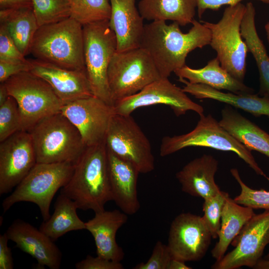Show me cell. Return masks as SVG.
<instances>
[{"label":"cell","mask_w":269,"mask_h":269,"mask_svg":"<svg viewBox=\"0 0 269 269\" xmlns=\"http://www.w3.org/2000/svg\"><path fill=\"white\" fill-rule=\"evenodd\" d=\"M107 150L113 201L122 211L128 215H134L140 208L137 191L140 172L134 164Z\"/></svg>","instance_id":"obj_19"},{"label":"cell","mask_w":269,"mask_h":269,"mask_svg":"<svg viewBox=\"0 0 269 269\" xmlns=\"http://www.w3.org/2000/svg\"><path fill=\"white\" fill-rule=\"evenodd\" d=\"M60 193L74 201L78 209L95 213L105 210V204L113 201L105 142L87 147Z\"/></svg>","instance_id":"obj_2"},{"label":"cell","mask_w":269,"mask_h":269,"mask_svg":"<svg viewBox=\"0 0 269 269\" xmlns=\"http://www.w3.org/2000/svg\"><path fill=\"white\" fill-rule=\"evenodd\" d=\"M197 7V0H140L138 4L144 19L171 20L183 26L192 23Z\"/></svg>","instance_id":"obj_27"},{"label":"cell","mask_w":269,"mask_h":269,"mask_svg":"<svg viewBox=\"0 0 269 269\" xmlns=\"http://www.w3.org/2000/svg\"><path fill=\"white\" fill-rule=\"evenodd\" d=\"M26 63H9L0 61V83L4 82L10 77L32 69L29 60Z\"/></svg>","instance_id":"obj_39"},{"label":"cell","mask_w":269,"mask_h":269,"mask_svg":"<svg viewBox=\"0 0 269 269\" xmlns=\"http://www.w3.org/2000/svg\"><path fill=\"white\" fill-rule=\"evenodd\" d=\"M22 131L21 117L17 103L9 96L0 106V142Z\"/></svg>","instance_id":"obj_35"},{"label":"cell","mask_w":269,"mask_h":269,"mask_svg":"<svg viewBox=\"0 0 269 269\" xmlns=\"http://www.w3.org/2000/svg\"><path fill=\"white\" fill-rule=\"evenodd\" d=\"M190 267L185 264V262L172 258L168 266V269H190Z\"/></svg>","instance_id":"obj_43"},{"label":"cell","mask_w":269,"mask_h":269,"mask_svg":"<svg viewBox=\"0 0 269 269\" xmlns=\"http://www.w3.org/2000/svg\"><path fill=\"white\" fill-rule=\"evenodd\" d=\"M179 78L191 84H202L218 90H225L236 94L254 93V90L233 77L221 65L216 57L203 68L193 69L186 65L174 72Z\"/></svg>","instance_id":"obj_24"},{"label":"cell","mask_w":269,"mask_h":269,"mask_svg":"<svg viewBox=\"0 0 269 269\" xmlns=\"http://www.w3.org/2000/svg\"><path fill=\"white\" fill-rule=\"evenodd\" d=\"M70 2L71 17L82 25L110 18V0H70Z\"/></svg>","instance_id":"obj_31"},{"label":"cell","mask_w":269,"mask_h":269,"mask_svg":"<svg viewBox=\"0 0 269 269\" xmlns=\"http://www.w3.org/2000/svg\"><path fill=\"white\" fill-rule=\"evenodd\" d=\"M28 132L37 163L75 164L87 148L79 131L61 112L41 120Z\"/></svg>","instance_id":"obj_4"},{"label":"cell","mask_w":269,"mask_h":269,"mask_svg":"<svg viewBox=\"0 0 269 269\" xmlns=\"http://www.w3.org/2000/svg\"><path fill=\"white\" fill-rule=\"evenodd\" d=\"M269 244V210L255 214L244 225L232 241L234 249L215 261L213 269H237L242 267L254 268L262 259Z\"/></svg>","instance_id":"obj_13"},{"label":"cell","mask_w":269,"mask_h":269,"mask_svg":"<svg viewBox=\"0 0 269 269\" xmlns=\"http://www.w3.org/2000/svg\"><path fill=\"white\" fill-rule=\"evenodd\" d=\"M36 163L28 132H17L0 142V195L11 192Z\"/></svg>","instance_id":"obj_16"},{"label":"cell","mask_w":269,"mask_h":269,"mask_svg":"<svg viewBox=\"0 0 269 269\" xmlns=\"http://www.w3.org/2000/svg\"><path fill=\"white\" fill-rule=\"evenodd\" d=\"M77 269H123L121 262L108 260L97 256L93 257L88 255L85 259L75 264Z\"/></svg>","instance_id":"obj_38"},{"label":"cell","mask_w":269,"mask_h":269,"mask_svg":"<svg viewBox=\"0 0 269 269\" xmlns=\"http://www.w3.org/2000/svg\"><path fill=\"white\" fill-rule=\"evenodd\" d=\"M255 214L254 209L238 204L230 196L227 198L222 213L218 241L211 250L216 261L223 258L233 240Z\"/></svg>","instance_id":"obj_26"},{"label":"cell","mask_w":269,"mask_h":269,"mask_svg":"<svg viewBox=\"0 0 269 269\" xmlns=\"http://www.w3.org/2000/svg\"><path fill=\"white\" fill-rule=\"evenodd\" d=\"M229 194L220 190L216 195L204 199L202 218L213 239L218 238L222 213Z\"/></svg>","instance_id":"obj_34"},{"label":"cell","mask_w":269,"mask_h":269,"mask_svg":"<svg viewBox=\"0 0 269 269\" xmlns=\"http://www.w3.org/2000/svg\"><path fill=\"white\" fill-rule=\"evenodd\" d=\"M244 0H197V10L199 18H201L207 9L217 10L223 5H234L241 3ZM269 4V0H256Z\"/></svg>","instance_id":"obj_40"},{"label":"cell","mask_w":269,"mask_h":269,"mask_svg":"<svg viewBox=\"0 0 269 269\" xmlns=\"http://www.w3.org/2000/svg\"><path fill=\"white\" fill-rule=\"evenodd\" d=\"M109 23L117 41V52L140 47L144 19L135 5L136 0H110Z\"/></svg>","instance_id":"obj_21"},{"label":"cell","mask_w":269,"mask_h":269,"mask_svg":"<svg viewBox=\"0 0 269 269\" xmlns=\"http://www.w3.org/2000/svg\"><path fill=\"white\" fill-rule=\"evenodd\" d=\"M32 7L31 0H0V10Z\"/></svg>","instance_id":"obj_42"},{"label":"cell","mask_w":269,"mask_h":269,"mask_svg":"<svg viewBox=\"0 0 269 269\" xmlns=\"http://www.w3.org/2000/svg\"><path fill=\"white\" fill-rule=\"evenodd\" d=\"M195 128L183 134L165 136L162 139L160 155L165 156L188 147L200 146L232 151L243 159L258 174L269 181V177L260 168L251 151L221 126L211 114L200 115Z\"/></svg>","instance_id":"obj_6"},{"label":"cell","mask_w":269,"mask_h":269,"mask_svg":"<svg viewBox=\"0 0 269 269\" xmlns=\"http://www.w3.org/2000/svg\"><path fill=\"white\" fill-rule=\"evenodd\" d=\"M161 78L151 56L140 47L116 51L108 70L113 102L137 93Z\"/></svg>","instance_id":"obj_10"},{"label":"cell","mask_w":269,"mask_h":269,"mask_svg":"<svg viewBox=\"0 0 269 269\" xmlns=\"http://www.w3.org/2000/svg\"><path fill=\"white\" fill-rule=\"evenodd\" d=\"M30 53L35 59L62 68L85 70L83 25L70 17L39 26Z\"/></svg>","instance_id":"obj_3"},{"label":"cell","mask_w":269,"mask_h":269,"mask_svg":"<svg viewBox=\"0 0 269 269\" xmlns=\"http://www.w3.org/2000/svg\"><path fill=\"white\" fill-rule=\"evenodd\" d=\"M39 26L71 17L70 0H31Z\"/></svg>","instance_id":"obj_32"},{"label":"cell","mask_w":269,"mask_h":269,"mask_svg":"<svg viewBox=\"0 0 269 269\" xmlns=\"http://www.w3.org/2000/svg\"><path fill=\"white\" fill-rule=\"evenodd\" d=\"M212 239L202 216L182 213L171 222L167 246L173 258L198 261L206 254Z\"/></svg>","instance_id":"obj_14"},{"label":"cell","mask_w":269,"mask_h":269,"mask_svg":"<svg viewBox=\"0 0 269 269\" xmlns=\"http://www.w3.org/2000/svg\"><path fill=\"white\" fill-rule=\"evenodd\" d=\"M173 257L167 245L158 241L147 262L137 264L134 269H168Z\"/></svg>","instance_id":"obj_37"},{"label":"cell","mask_w":269,"mask_h":269,"mask_svg":"<svg viewBox=\"0 0 269 269\" xmlns=\"http://www.w3.org/2000/svg\"><path fill=\"white\" fill-rule=\"evenodd\" d=\"M61 112L79 131L87 147L105 142L113 106L92 96L62 106Z\"/></svg>","instance_id":"obj_15"},{"label":"cell","mask_w":269,"mask_h":269,"mask_svg":"<svg viewBox=\"0 0 269 269\" xmlns=\"http://www.w3.org/2000/svg\"><path fill=\"white\" fill-rule=\"evenodd\" d=\"M15 246L32 256L37 261V269H59L62 253L48 236L30 224L16 219L5 232Z\"/></svg>","instance_id":"obj_17"},{"label":"cell","mask_w":269,"mask_h":269,"mask_svg":"<svg viewBox=\"0 0 269 269\" xmlns=\"http://www.w3.org/2000/svg\"><path fill=\"white\" fill-rule=\"evenodd\" d=\"M230 172L241 188L240 193L233 199L239 204L254 209L269 210V191L257 190L246 185L241 179L237 168H232Z\"/></svg>","instance_id":"obj_33"},{"label":"cell","mask_w":269,"mask_h":269,"mask_svg":"<svg viewBox=\"0 0 269 269\" xmlns=\"http://www.w3.org/2000/svg\"><path fill=\"white\" fill-rule=\"evenodd\" d=\"M0 23L4 25L18 48L26 56L30 54L39 25L32 7L0 10Z\"/></svg>","instance_id":"obj_29"},{"label":"cell","mask_w":269,"mask_h":269,"mask_svg":"<svg viewBox=\"0 0 269 269\" xmlns=\"http://www.w3.org/2000/svg\"><path fill=\"white\" fill-rule=\"evenodd\" d=\"M9 96V95L4 82L0 83V106L6 101Z\"/></svg>","instance_id":"obj_44"},{"label":"cell","mask_w":269,"mask_h":269,"mask_svg":"<svg viewBox=\"0 0 269 269\" xmlns=\"http://www.w3.org/2000/svg\"><path fill=\"white\" fill-rule=\"evenodd\" d=\"M85 71L93 96L113 106L108 70L117 51L116 34L109 20L83 25Z\"/></svg>","instance_id":"obj_8"},{"label":"cell","mask_w":269,"mask_h":269,"mask_svg":"<svg viewBox=\"0 0 269 269\" xmlns=\"http://www.w3.org/2000/svg\"><path fill=\"white\" fill-rule=\"evenodd\" d=\"M78 209L74 201L60 193L53 214L43 221L39 229L54 242L68 232L85 229V222L77 213Z\"/></svg>","instance_id":"obj_30"},{"label":"cell","mask_w":269,"mask_h":269,"mask_svg":"<svg viewBox=\"0 0 269 269\" xmlns=\"http://www.w3.org/2000/svg\"><path fill=\"white\" fill-rule=\"evenodd\" d=\"M184 84L182 90L199 99H209L226 103L243 110L255 117L266 116L269 118V97L254 93H225L202 84H191L183 78H179Z\"/></svg>","instance_id":"obj_23"},{"label":"cell","mask_w":269,"mask_h":269,"mask_svg":"<svg viewBox=\"0 0 269 269\" xmlns=\"http://www.w3.org/2000/svg\"><path fill=\"white\" fill-rule=\"evenodd\" d=\"M219 122L249 150L258 151L269 157V134L231 106H226L222 110Z\"/></svg>","instance_id":"obj_25"},{"label":"cell","mask_w":269,"mask_h":269,"mask_svg":"<svg viewBox=\"0 0 269 269\" xmlns=\"http://www.w3.org/2000/svg\"><path fill=\"white\" fill-rule=\"evenodd\" d=\"M265 29L266 32L267 38L269 44V22L265 24Z\"/></svg>","instance_id":"obj_46"},{"label":"cell","mask_w":269,"mask_h":269,"mask_svg":"<svg viewBox=\"0 0 269 269\" xmlns=\"http://www.w3.org/2000/svg\"><path fill=\"white\" fill-rule=\"evenodd\" d=\"M8 240L5 233L0 235V269H12L14 267L11 249L8 246Z\"/></svg>","instance_id":"obj_41"},{"label":"cell","mask_w":269,"mask_h":269,"mask_svg":"<svg viewBox=\"0 0 269 269\" xmlns=\"http://www.w3.org/2000/svg\"><path fill=\"white\" fill-rule=\"evenodd\" d=\"M253 269H269V259H261Z\"/></svg>","instance_id":"obj_45"},{"label":"cell","mask_w":269,"mask_h":269,"mask_svg":"<svg viewBox=\"0 0 269 269\" xmlns=\"http://www.w3.org/2000/svg\"><path fill=\"white\" fill-rule=\"evenodd\" d=\"M266 259H269V252L265 257Z\"/></svg>","instance_id":"obj_47"},{"label":"cell","mask_w":269,"mask_h":269,"mask_svg":"<svg viewBox=\"0 0 269 269\" xmlns=\"http://www.w3.org/2000/svg\"><path fill=\"white\" fill-rule=\"evenodd\" d=\"M4 83L17 103L22 131L28 132L41 120L61 112L63 104L50 85L30 71L15 75Z\"/></svg>","instance_id":"obj_9"},{"label":"cell","mask_w":269,"mask_h":269,"mask_svg":"<svg viewBox=\"0 0 269 269\" xmlns=\"http://www.w3.org/2000/svg\"><path fill=\"white\" fill-rule=\"evenodd\" d=\"M187 33L176 22L152 21L144 24L140 47L152 59L161 78L185 65L188 54L196 48L210 45L211 32L202 22L195 19Z\"/></svg>","instance_id":"obj_1"},{"label":"cell","mask_w":269,"mask_h":269,"mask_svg":"<svg viewBox=\"0 0 269 269\" xmlns=\"http://www.w3.org/2000/svg\"><path fill=\"white\" fill-rule=\"evenodd\" d=\"M92 219L85 222V229L95 241L97 255L108 260L121 262L125 254L116 241V234L128 220V215L115 209L95 212Z\"/></svg>","instance_id":"obj_20"},{"label":"cell","mask_w":269,"mask_h":269,"mask_svg":"<svg viewBox=\"0 0 269 269\" xmlns=\"http://www.w3.org/2000/svg\"><path fill=\"white\" fill-rule=\"evenodd\" d=\"M108 150L134 164L140 173L154 169V158L147 137L131 115L114 114L105 139Z\"/></svg>","instance_id":"obj_11"},{"label":"cell","mask_w":269,"mask_h":269,"mask_svg":"<svg viewBox=\"0 0 269 269\" xmlns=\"http://www.w3.org/2000/svg\"><path fill=\"white\" fill-rule=\"evenodd\" d=\"M158 104L169 107L177 116L189 111L199 116L204 114L203 107L193 101L182 89L172 83L168 78H161L137 93L115 101L113 108L115 114L126 116L131 115L138 108Z\"/></svg>","instance_id":"obj_12"},{"label":"cell","mask_w":269,"mask_h":269,"mask_svg":"<svg viewBox=\"0 0 269 269\" xmlns=\"http://www.w3.org/2000/svg\"><path fill=\"white\" fill-rule=\"evenodd\" d=\"M256 9L253 3L246 4L241 26L242 36L256 61L260 79L258 95L269 97V56L256 26Z\"/></svg>","instance_id":"obj_28"},{"label":"cell","mask_w":269,"mask_h":269,"mask_svg":"<svg viewBox=\"0 0 269 269\" xmlns=\"http://www.w3.org/2000/svg\"><path fill=\"white\" fill-rule=\"evenodd\" d=\"M29 60L30 72L50 85L63 105L93 96L85 70L65 69L35 58Z\"/></svg>","instance_id":"obj_18"},{"label":"cell","mask_w":269,"mask_h":269,"mask_svg":"<svg viewBox=\"0 0 269 269\" xmlns=\"http://www.w3.org/2000/svg\"><path fill=\"white\" fill-rule=\"evenodd\" d=\"M246 5L242 2L226 7L216 23L201 21L211 32L210 45L216 52L221 65L236 79L243 82L249 52L241 26Z\"/></svg>","instance_id":"obj_7"},{"label":"cell","mask_w":269,"mask_h":269,"mask_svg":"<svg viewBox=\"0 0 269 269\" xmlns=\"http://www.w3.org/2000/svg\"><path fill=\"white\" fill-rule=\"evenodd\" d=\"M75 164L70 162L36 163L26 176L2 203L6 212L20 202L35 204L39 208L43 221L50 216V205L55 194L69 181Z\"/></svg>","instance_id":"obj_5"},{"label":"cell","mask_w":269,"mask_h":269,"mask_svg":"<svg viewBox=\"0 0 269 269\" xmlns=\"http://www.w3.org/2000/svg\"><path fill=\"white\" fill-rule=\"evenodd\" d=\"M218 161L212 155L204 154L185 165L176 174L183 192L203 199L221 190L215 181Z\"/></svg>","instance_id":"obj_22"},{"label":"cell","mask_w":269,"mask_h":269,"mask_svg":"<svg viewBox=\"0 0 269 269\" xmlns=\"http://www.w3.org/2000/svg\"><path fill=\"white\" fill-rule=\"evenodd\" d=\"M17 47L6 26L0 23V61L26 63V59Z\"/></svg>","instance_id":"obj_36"}]
</instances>
